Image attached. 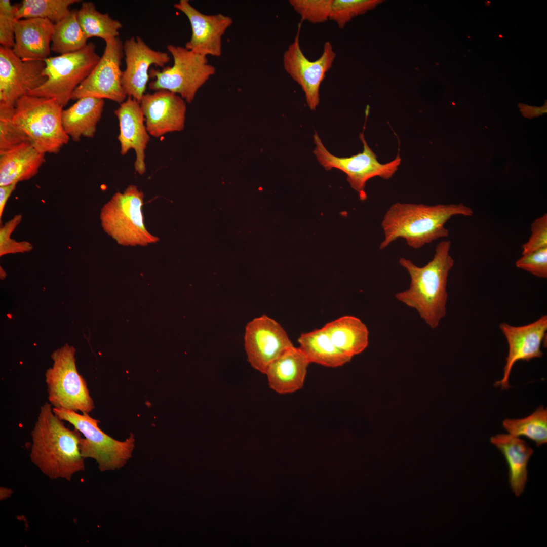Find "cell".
Masks as SVG:
<instances>
[{
  "mask_svg": "<svg viewBox=\"0 0 547 547\" xmlns=\"http://www.w3.org/2000/svg\"><path fill=\"white\" fill-rule=\"evenodd\" d=\"M31 436L30 460L49 478L70 481L75 473L84 470L80 449L82 434L66 427L49 403L40 407Z\"/></svg>",
  "mask_w": 547,
  "mask_h": 547,
  "instance_id": "1",
  "label": "cell"
},
{
  "mask_svg": "<svg viewBox=\"0 0 547 547\" xmlns=\"http://www.w3.org/2000/svg\"><path fill=\"white\" fill-rule=\"evenodd\" d=\"M473 210L462 203L426 205L397 202L386 211L381 222L384 239L381 250L399 238L418 249L439 238L447 237L448 230L445 227L452 216H471Z\"/></svg>",
  "mask_w": 547,
  "mask_h": 547,
  "instance_id": "2",
  "label": "cell"
},
{
  "mask_svg": "<svg viewBox=\"0 0 547 547\" xmlns=\"http://www.w3.org/2000/svg\"><path fill=\"white\" fill-rule=\"evenodd\" d=\"M451 242L438 243L433 259L423 267L401 258L399 264L408 271L410 283L408 289L395 295L408 307L415 309L431 328L435 329L446 313V291L449 273L454 265L450 255Z\"/></svg>",
  "mask_w": 547,
  "mask_h": 547,
  "instance_id": "3",
  "label": "cell"
},
{
  "mask_svg": "<svg viewBox=\"0 0 547 547\" xmlns=\"http://www.w3.org/2000/svg\"><path fill=\"white\" fill-rule=\"evenodd\" d=\"M62 110L54 99L27 94L16 101L12 121L38 151L57 153L70 138L62 126Z\"/></svg>",
  "mask_w": 547,
  "mask_h": 547,
  "instance_id": "4",
  "label": "cell"
},
{
  "mask_svg": "<svg viewBox=\"0 0 547 547\" xmlns=\"http://www.w3.org/2000/svg\"><path fill=\"white\" fill-rule=\"evenodd\" d=\"M101 57L93 42L71 53L49 57L44 61L43 75L46 81L28 95L55 99L63 108L71 99L74 90L90 74Z\"/></svg>",
  "mask_w": 547,
  "mask_h": 547,
  "instance_id": "5",
  "label": "cell"
},
{
  "mask_svg": "<svg viewBox=\"0 0 547 547\" xmlns=\"http://www.w3.org/2000/svg\"><path fill=\"white\" fill-rule=\"evenodd\" d=\"M144 197L137 186L130 185L123 193H115L102 208V227L118 244L145 246L159 241V238L150 233L144 223Z\"/></svg>",
  "mask_w": 547,
  "mask_h": 547,
  "instance_id": "6",
  "label": "cell"
},
{
  "mask_svg": "<svg viewBox=\"0 0 547 547\" xmlns=\"http://www.w3.org/2000/svg\"><path fill=\"white\" fill-rule=\"evenodd\" d=\"M54 413L61 420L72 424L84 438L80 441V449L84 458L96 460L102 472L114 471L123 467L132 456L135 439L133 434L124 441L115 440L102 431L99 421L89 413L58 408Z\"/></svg>",
  "mask_w": 547,
  "mask_h": 547,
  "instance_id": "7",
  "label": "cell"
},
{
  "mask_svg": "<svg viewBox=\"0 0 547 547\" xmlns=\"http://www.w3.org/2000/svg\"><path fill=\"white\" fill-rule=\"evenodd\" d=\"M76 349L67 344L54 350L45 374L49 403L54 408L89 413L94 408L84 378L76 365Z\"/></svg>",
  "mask_w": 547,
  "mask_h": 547,
  "instance_id": "8",
  "label": "cell"
},
{
  "mask_svg": "<svg viewBox=\"0 0 547 547\" xmlns=\"http://www.w3.org/2000/svg\"><path fill=\"white\" fill-rule=\"evenodd\" d=\"M167 48L173 57V65L161 70L151 68L149 77L154 80L149 83V88L154 91L168 90L190 103L199 89L215 74L216 68L209 63L207 57L185 47L169 44Z\"/></svg>",
  "mask_w": 547,
  "mask_h": 547,
  "instance_id": "9",
  "label": "cell"
},
{
  "mask_svg": "<svg viewBox=\"0 0 547 547\" xmlns=\"http://www.w3.org/2000/svg\"><path fill=\"white\" fill-rule=\"evenodd\" d=\"M360 138L363 144V151L349 157L341 158L331 154L316 132L314 135L316 147L313 152L326 170L335 168L344 172L351 187L359 193L361 200H364L367 198L365 188L367 181L377 176L384 179L390 178L397 171L401 158L398 154L393 161L381 164L368 145L363 132L360 133Z\"/></svg>",
  "mask_w": 547,
  "mask_h": 547,
  "instance_id": "10",
  "label": "cell"
},
{
  "mask_svg": "<svg viewBox=\"0 0 547 547\" xmlns=\"http://www.w3.org/2000/svg\"><path fill=\"white\" fill-rule=\"evenodd\" d=\"M101 58L90 74L74 90L71 99L84 97L107 99L118 103L126 100L127 95L122 86L121 69L124 56L123 43L119 37L105 42Z\"/></svg>",
  "mask_w": 547,
  "mask_h": 547,
  "instance_id": "11",
  "label": "cell"
},
{
  "mask_svg": "<svg viewBox=\"0 0 547 547\" xmlns=\"http://www.w3.org/2000/svg\"><path fill=\"white\" fill-rule=\"evenodd\" d=\"M299 30L294 40L284 52L283 67L286 72L302 88L307 104L311 110L318 106L319 90L326 73L332 67L336 54L332 45L326 42L321 57L311 61L303 53L299 43Z\"/></svg>",
  "mask_w": 547,
  "mask_h": 547,
  "instance_id": "12",
  "label": "cell"
},
{
  "mask_svg": "<svg viewBox=\"0 0 547 547\" xmlns=\"http://www.w3.org/2000/svg\"><path fill=\"white\" fill-rule=\"evenodd\" d=\"M245 348L255 369L265 374L269 365L285 349L293 346L286 332L266 315L254 318L246 325Z\"/></svg>",
  "mask_w": 547,
  "mask_h": 547,
  "instance_id": "13",
  "label": "cell"
},
{
  "mask_svg": "<svg viewBox=\"0 0 547 547\" xmlns=\"http://www.w3.org/2000/svg\"><path fill=\"white\" fill-rule=\"evenodd\" d=\"M43 60L24 61L12 48L0 47V104L15 106L16 101L45 83Z\"/></svg>",
  "mask_w": 547,
  "mask_h": 547,
  "instance_id": "14",
  "label": "cell"
},
{
  "mask_svg": "<svg viewBox=\"0 0 547 547\" xmlns=\"http://www.w3.org/2000/svg\"><path fill=\"white\" fill-rule=\"evenodd\" d=\"M126 68L123 72L124 91L140 103L144 95L152 65L165 67L171 60L167 52L151 49L140 37H131L123 43Z\"/></svg>",
  "mask_w": 547,
  "mask_h": 547,
  "instance_id": "15",
  "label": "cell"
},
{
  "mask_svg": "<svg viewBox=\"0 0 547 547\" xmlns=\"http://www.w3.org/2000/svg\"><path fill=\"white\" fill-rule=\"evenodd\" d=\"M174 7L187 17L191 25V36L185 47L204 56H220L222 36L232 24V19L221 13L203 14L188 0H180Z\"/></svg>",
  "mask_w": 547,
  "mask_h": 547,
  "instance_id": "16",
  "label": "cell"
},
{
  "mask_svg": "<svg viewBox=\"0 0 547 547\" xmlns=\"http://www.w3.org/2000/svg\"><path fill=\"white\" fill-rule=\"evenodd\" d=\"M499 328L506 338L509 351L503 376L494 386L507 389L510 388V375L516 362L520 360L528 362L543 355L541 346L546 334L547 316L543 315L534 322L521 326L504 322L499 325Z\"/></svg>",
  "mask_w": 547,
  "mask_h": 547,
  "instance_id": "17",
  "label": "cell"
},
{
  "mask_svg": "<svg viewBox=\"0 0 547 547\" xmlns=\"http://www.w3.org/2000/svg\"><path fill=\"white\" fill-rule=\"evenodd\" d=\"M140 104L150 135L159 138L183 129L186 104L178 94L166 90H158L144 94Z\"/></svg>",
  "mask_w": 547,
  "mask_h": 547,
  "instance_id": "18",
  "label": "cell"
},
{
  "mask_svg": "<svg viewBox=\"0 0 547 547\" xmlns=\"http://www.w3.org/2000/svg\"><path fill=\"white\" fill-rule=\"evenodd\" d=\"M120 127L118 137L120 143V153L124 155L131 149L136 153L135 171L143 175L146 171L145 149L150 140L140 103L128 97L114 111Z\"/></svg>",
  "mask_w": 547,
  "mask_h": 547,
  "instance_id": "19",
  "label": "cell"
},
{
  "mask_svg": "<svg viewBox=\"0 0 547 547\" xmlns=\"http://www.w3.org/2000/svg\"><path fill=\"white\" fill-rule=\"evenodd\" d=\"M54 23L41 18L17 20L15 25L14 53L24 61L44 60L51 51Z\"/></svg>",
  "mask_w": 547,
  "mask_h": 547,
  "instance_id": "20",
  "label": "cell"
},
{
  "mask_svg": "<svg viewBox=\"0 0 547 547\" xmlns=\"http://www.w3.org/2000/svg\"><path fill=\"white\" fill-rule=\"evenodd\" d=\"M309 362L299 347L285 349L265 371L269 386L280 394H290L304 385Z\"/></svg>",
  "mask_w": 547,
  "mask_h": 547,
  "instance_id": "21",
  "label": "cell"
},
{
  "mask_svg": "<svg viewBox=\"0 0 547 547\" xmlns=\"http://www.w3.org/2000/svg\"><path fill=\"white\" fill-rule=\"evenodd\" d=\"M45 162V154L29 142L0 151V186L31 179Z\"/></svg>",
  "mask_w": 547,
  "mask_h": 547,
  "instance_id": "22",
  "label": "cell"
},
{
  "mask_svg": "<svg viewBox=\"0 0 547 547\" xmlns=\"http://www.w3.org/2000/svg\"><path fill=\"white\" fill-rule=\"evenodd\" d=\"M492 444L503 455L509 467V482L516 496L523 492L527 480V464L533 450L525 441L509 434L490 438Z\"/></svg>",
  "mask_w": 547,
  "mask_h": 547,
  "instance_id": "23",
  "label": "cell"
},
{
  "mask_svg": "<svg viewBox=\"0 0 547 547\" xmlns=\"http://www.w3.org/2000/svg\"><path fill=\"white\" fill-rule=\"evenodd\" d=\"M104 106V99L84 97L63 109L62 123L66 134L75 142L80 141L82 137H93Z\"/></svg>",
  "mask_w": 547,
  "mask_h": 547,
  "instance_id": "24",
  "label": "cell"
},
{
  "mask_svg": "<svg viewBox=\"0 0 547 547\" xmlns=\"http://www.w3.org/2000/svg\"><path fill=\"white\" fill-rule=\"evenodd\" d=\"M323 328L333 344L351 358L363 351L368 345V329L357 317L344 316L327 323Z\"/></svg>",
  "mask_w": 547,
  "mask_h": 547,
  "instance_id": "25",
  "label": "cell"
},
{
  "mask_svg": "<svg viewBox=\"0 0 547 547\" xmlns=\"http://www.w3.org/2000/svg\"><path fill=\"white\" fill-rule=\"evenodd\" d=\"M298 342L310 363L334 368L345 364L351 359L333 344L323 327L301 334Z\"/></svg>",
  "mask_w": 547,
  "mask_h": 547,
  "instance_id": "26",
  "label": "cell"
},
{
  "mask_svg": "<svg viewBox=\"0 0 547 547\" xmlns=\"http://www.w3.org/2000/svg\"><path fill=\"white\" fill-rule=\"evenodd\" d=\"M78 22L87 39L97 37L105 42L119 37L121 23L108 14L97 11L92 2H85L77 11Z\"/></svg>",
  "mask_w": 547,
  "mask_h": 547,
  "instance_id": "27",
  "label": "cell"
},
{
  "mask_svg": "<svg viewBox=\"0 0 547 547\" xmlns=\"http://www.w3.org/2000/svg\"><path fill=\"white\" fill-rule=\"evenodd\" d=\"M77 19V11L54 24L51 51L60 55L79 51L88 43Z\"/></svg>",
  "mask_w": 547,
  "mask_h": 547,
  "instance_id": "28",
  "label": "cell"
},
{
  "mask_svg": "<svg viewBox=\"0 0 547 547\" xmlns=\"http://www.w3.org/2000/svg\"><path fill=\"white\" fill-rule=\"evenodd\" d=\"M502 425L509 434L525 437L534 441L537 446L547 442V410L542 406L525 418L505 419Z\"/></svg>",
  "mask_w": 547,
  "mask_h": 547,
  "instance_id": "29",
  "label": "cell"
},
{
  "mask_svg": "<svg viewBox=\"0 0 547 547\" xmlns=\"http://www.w3.org/2000/svg\"><path fill=\"white\" fill-rule=\"evenodd\" d=\"M80 0H23L18 7L17 20L26 18L48 19L54 24L68 16L69 7Z\"/></svg>",
  "mask_w": 547,
  "mask_h": 547,
  "instance_id": "30",
  "label": "cell"
},
{
  "mask_svg": "<svg viewBox=\"0 0 547 547\" xmlns=\"http://www.w3.org/2000/svg\"><path fill=\"white\" fill-rule=\"evenodd\" d=\"M381 0H333L330 19L340 29L353 18L365 13L381 3Z\"/></svg>",
  "mask_w": 547,
  "mask_h": 547,
  "instance_id": "31",
  "label": "cell"
},
{
  "mask_svg": "<svg viewBox=\"0 0 547 547\" xmlns=\"http://www.w3.org/2000/svg\"><path fill=\"white\" fill-rule=\"evenodd\" d=\"M333 0H290L289 3L302 21L312 23L324 22L330 19Z\"/></svg>",
  "mask_w": 547,
  "mask_h": 547,
  "instance_id": "32",
  "label": "cell"
},
{
  "mask_svg": "<svg viewBox=\"0 0 547 547\" xmlns=\"http://www.w3.org/2000/svg\"><path fill=\"white\" fill-rule=\"evenodd\" d=\"M14 109V106L0 104V151L23 142H28L13 123Z\"/></svg>",
  "mask_w": 547,
  "mask_h": 547,
  "instance_id": "33",
  "label": "cell"
},
{
  "mask_svg": "<svg viewBox=\"0 0 547 547\" xmlns=\"http://www.w3.org/2000/svg\"><path fill=\"white\" fill-rule=\"evenodd\" d=\"M22 215L17 214L1 226L0 229V256L9 254L30 252L32 245L26 241L17 242L10 236L22 220Z\"/></svg>",
  "mask_w": 547,
  "mask_h": 547,
  "instance_id": "34",
  "label": "cell"
},
{
  "mask_svg": "<svg viewBox=\"0 0 547 547\" xmlns=\"http://www.w3.org/2000/svg\"><path fill=\"white\" fill-rule=\"evenodd\" d=\"M17 8L9 0L0 1V44L3 47L12 48L14 45Z\"/></svg>",
  "mask_w": 547,
  "mask_h": 547,
  "instance_id": "35",
  "label": "cell"
},
{
  "mask_svg": "<svg viewBox=\"0 0 547 547\" xmlns=\"http://www.w3.org/2000/svg\"><path fill=\"white\" fill-rule=\"evenodd\" d=\"M517 268L540 278H547V247L522 255L516 262Z\"/></svg>",
  "mask_w": 547,
  "mask_h": 547,
  "instance_id": "36",
  "label": "cell"
},
{
  "mask_svg": "<svg viewBox=\"0 0 547 547\" xmlns=\"http://www.w3.org/2000/svg\"><path fill=\"white\" fill-rule=\"evenodd\" d=\"M531 235L522 246V255L547 247V214L535 219L531 225Z\"/></svg>",
  "mask_w": 547,
  "mask_h": 547,
  "instance_id": "37",
  "label": "cell"
},
{
  "mask_svg": "<svg viewBox=\"0 0 547 547\" xmlns=\"http://www.w3.org/2000/svg\"><path fill=\"white\" fill-rule=\"evenodd\" d=\"M518 107L520 108L522 114L524 117L529 119L537 117L547 112L546 100H545V103H544L542 106H534L523 103H519Z\"/></svg>",
  "mask_w": 547,
  "mask_h": 547,
  "instance_id": "38",
  "label": "cell"
},
{
  "mask_svg": "<svg viewBox=\"0 0 547 547\" xmlns=\"http://www.w3.org/2000/svg\"><path fill=\"white\" fill-rule=\"evenodd\" d=\"M17 184L0 186V219L1 220L3 211L6 202L15 190Z\"/></svg>",
  "mask_w": 547,
  "mask_h": 547,
  "instance_id": "39",
  "label": "cell"
}]
</instances>
